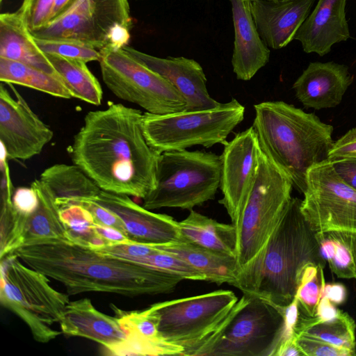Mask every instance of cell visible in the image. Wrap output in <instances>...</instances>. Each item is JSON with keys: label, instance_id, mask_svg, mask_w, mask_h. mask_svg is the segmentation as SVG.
Listing matches in <instances>:
<instances>
[{"label": "cell", "instance_id": "cell-28", "mask_svg": "<svg viewBox=\"0 0 356 356\" xmlns=\"http://www.w3.org/2000/svg\"><path fill=\"white\" fill-rule=\"evenodd\" d=\"M179 225L184 241L236 257L237 232L232 223L219 222L192 209Z\"/></svg>", "mask_w": 356, "mask_h": 356}, {"label": "cell", "instance_id": "cell-8", "mask_svg": "<svg viewBox=\"0 0 356 356\" xmlns=\"http://www.w3.org/2000/svg\"><path fill=\"white\" fill-rule=\"evenodd\" d=\"M220 156L187 149L160 154L156 186L143 200L149 210L178 208L192 210L215 199L220 188Z\"/></svg>", "mask_w": 356, "mask_h": 356}, {"label": "cell", "instance_id": "cell-21", "mask_svg": "<svg viewBox=\"0 0 356 356\" xmlns=\"http://www.w3.org/2000/svg\"><path fill=\"white\" fill-rule=\"evenodd\" d=\"M346 1L318 0L294 37V40L300 42L305 52L323 56L334 44L350 38Z\"/></svg>", "mask_w": 356, "mask_h": 356}, {"label": "cell", "instance_id": "cell-19", "mask_svg": "<svg viewBox=\"0 0 356 356\" xmlns=\"http://www.w3.org/2000/svg\"><path fill=\"white\" fill-rule=\"evenodd\" d=\"M125 333L124 340L105 348L111 355H182L184 349L165 341L159 332L156 317L150 307L124 311L111 305Z\"/></svg>", "mask_w": 356, "mask_h": 356}, {"label": "cell", "instance_id": "cell-35", "mask_svg": "<svg viewBox=\"0 0 356 356\" xmlns=\"http://www.w3.org/2000/svg\"><path fill=\"white\" fill-rule=\"evenodd\" d=\"M324 267L309 264L302 270L295 298L300 310L309 316H314L325 285Z\"/></svg>", "mask_w": 356, "mask_h": 356}, {"label": "cell", "instance_id": "cell-40", "mask_svg": "<svg viewBox=\"0 0 356 356\" xmlns=\"http://www.w3.org/2000/svg\"><path fill=\"white\" fill-rule=\"evenodd\" d=\"M72 204H79L87 209L92 213L96 224L113 227L127 235L121 219L115 213L93 200H82Z\"/></svg>", "mask_w": 356, "mask_h": 356}, {"label": "cell", "instance_id": "cell-2", "mask_svg": "<svg viewBox=\"0 0 356 356\" xmlns=\"http://www.w3.org/2000/svg\"><path fill=\"white\" fill-rule=\"evenodd\" d=\"M12 254L60 282L68 295L103 292L128 297L174 291L182 278L68 241L23 245Z\"/></svg>", "mask_w": 356, "mask_h": 356}, {"label": "cell", "instance_id": "cell-43", "mask_svg": "<svg viewBox=\"0 0 356 356\" xmlns=\"http://www.w3.org/2000/svg\"><path fill=\"white\" fill-rule=\"evenodd\" d=\"M339 177L356 190V157L330 159Z\"/></svg>", "mask_w": 356, "mask_h": 356}, {"label": "cell", "instance_id": "cell-26", "mask_svg": "<svg viewBox=\"0 0 356 356\" xmlns=\"http://www.w3.org/2000/svg\"><path fill=\"white\" fill-rule=\"evenodd\" d=\"M31 186L38 195V205L32 213L24 215L23 245L68 241L60 210L51 191L40 179L33 181Z\"/></svg>", "mask_w": 356, "mask_h": 356}, {"label": "cell", "instance_id": "cell-6", "mask_svg": "<svg viewBox=\"0 0 356 356\" xmlns=\"http://www.w3.org/2000/svg\"><path fill=\"white\" fill-rule=\"evenodd\" d=\"M293 187L290 176L261 149L254 182L234 226L241 271L261 252L284 216Z\"/></svg>", "mask_w": 356, "mask_h": 356}, {"label": "cell", "instance_id": "cell-25", "mask_svg": "<svg viewBox=\"0 0 356 356\" xmlns=\"http://www.w3.org/2000/svg\"><path fill=\"white\" fill-rule=\"evenodd\" d=\"M188 263L201 273L206 281L234 286L241 272L236 257L183 241L165 245H154Z\"/></svg>", "mask_w": 356, "mask_h": 356}, {"label": "cell", "instance_id": "cell-23", "mask_svg": "<svg viewBox=\"0 0 356 356\" xmlns=\"http://www.w3.org/2000/svg\"><path fill=\"white\" fill-rule=\"evenodd\" d=\"M59 324L63 334L88 339L104 348L126 338L117 317L97 310L87 298L70 301Z\"/></svg>", "mask_w": 356, "mask_h": 356}, {"label": "cell", "instance_id": "cell-4", "mask_svg": "<svg viewBox=\"0 0 356 356\" xmlns=\"http://www.w3.org/2000/svg\"><path fill=\"white\" fill-rule=\"evenodd\" d=\"M253 127L261 149L291 178L303 193L306 175L314 165L328 159L333 127L314 113L283 101L254 105Z\"/></svg>", "mask_w": 356, "mask_h": 356}, {"label": "cell", "instance_id": "cell-24", "mask_svg": "<svg viewBox=\"0 0 356 356\" xmlns=\"http://www.w3.org/2000/svg\"><path fill=\"white\" fill-rule=\"evenodd\" d=\"M0 57L59 76L17 10L0 15Z\"/></svg>", "mask_w": 356, "mask_h": 356}, {"label": "cell", "instance_id": "cell-18", "mask_svg": "<svg viewBox=\"0 0 356 356\" xmlns=\"http://www.w3.org/2000/svg\"><path fill=\"white\" fill-rule=\"evenodd\" d=\"M316 0H254L250 9L258 33L268 47L279 49L290 43L309 15Z\"/></svg>", "mask_w": 356, "mask_h": 356}, {"label": "cell", "instance_id": "cell-22", "mask_svg": "<svg viewBox=\"0 0 356 356\" xmlns=\"http://www.w3.org/2000/svg\"><path fill=\"white\" fill-rule=\"evenodd\" d=\"M229 1L234 29L233 71L237 79L249 81L269 61L270 51L258 33L250 1Z\"/></svg>", "mask_w": 356, "mask_h": 356}, {"label": "cell", "instance_id": "cell-38", "mask_svg": "<svg viewBox=\"0 0 356 356\" xmlns=\"http://www.w3.org/2000/svg\"><path fill=\"white\" fill-rule=\"evenodd\" d=\"M54 0H22L17 10L31 31L45 26L51 19Z\"/></svg>", "mask_w": 356, "mask_h": 356}, {"label": "cell", "instance_id": "cell-42", "mask_svg": "<svg viewBox=\"0 0 356 356\" xmlns=\"http://www.w3.org/2000/svg\"><path fill=\"white\" fill-rule=\"evenodd\" d=\"M343 157H356V127L348 130L334 142L328 159Z\"/></svg>", "mask_w": 356, "mask_h": 356}, {"label": "cell", "instance_id": "cell-47", "mask_svg": "<svg viewBox=\"0 0 356 356\" xmlns=\"http://www.w3.org/2000/svg\"><path fill=\"white\" fill-rule=\"evenodd\" d=\"M296 339L283 343L277 350L275 356H302L305 355L296 343Z\"/></svg>", "mask_w": 356, "mask_h": 356}, {"label": "cell", "instance_id": "cell-34", "mask_svg": "<svg viewBox=\"0 0 356 356\" xmlns=\"http://www.w3.org/2000/svg\"><path fill=\"white\" fill-rule=\"evenodd\" d=\"M60 218L70 243L95 250L105 245L97 234L92 213L79 204H71L60 209Z\"/></svg>", "mask_w": 356, "mask_h": 356}, {"label": "cell", "instance_id": "cell-37", "mask_svg": "<svg viewBox=\"0 0 356 356\" xmlns=\"http://www.w3.org/2000/svg\"><path fill=\"white\" fill-rule=\"evenodd\" d=\"M131 262L178 276L183 280L206 281L205 277L201 273L185 261L160 250L150 255L136 259Z\"/></svg>", "mask_w": 356, "mask_h": 356}, {"label": "cell", "instance_id": "cell-1", "mask_svg": "<svg viewBox=\"0 0 356 356\" xmlns=\"http://www.w3.org/2000/svg\"><path fill=\"white\" fill-rule=\"evenodd\" d=\"M141 111L122 104L88 112L72 160L104 191L144 199L156 186L159 152L147 143Z\"/></svg>", "mask_w": 356, "mask_h": 356}, {"label": "cell", "instance_id": "cell-39", "mask_svg": "<svg viewBox=\"0 0 356 356\" xmlns=\"http://www.w3.org/2000/svg\"><path fill=\"white\" fill-rule=\"evenodd\" d=\"M296 343L307 356H353L356 353L341 348L332 344L300 334L296 337Z\"/></svg>", "mask_w": 356, "mask_h": 356}, {"label": "cell", "instance_id": "cell-30", "mask_svg": "<svg viewBox=\"0 0 356 356\" xmlns=\"http://www.w3.org/2000/svg\"><path fill=\"white\" fill-rule=\"evenodd\" d=\"M47 56L72 97L95 106L102 104V88L86 62L55 54Z\"/></svg>", "mask_w": 356, "mask_h": 356}, {"label": "cell", "instance_id": "cell-11", "mask_svg": "<svg viewBox=\"0 0 356 356\" xmlns=\"http://www.w3.org/2000/svg\"><path fill=\"white\" fill-rule=\"evenodd\" d=\"M238 300L233 291L218 290L157 302L149 307L156 317L160 336L167 342L181 347L183 356H192Z\"/></svg>", "mask_w": 356, "mask_h": 356}, {"label": "cell", "instance_id": "cell-15", "mask_svg": "<svg viewBox=\"0 0 356 356\" xmlns=\"http://www.w3.org/2000/svg\"><path fill=\"white\" fill-rule=\"evenodd\" d=\"M221 159L219 200L235 226L252 188L259 166L261 148L251 126L224 144Z\"/></svg>", "mask_w": 356, "mask_h": 356}, {"label": "cell", "instance_id": "cell-9", "mask_svg": "<svg viewBox=\"0 0 356 356\" xmlns=\"http://www.w3.org/2000/svg\"><path fill=\"white\" fill-rule=\"evenodd\" d=\"M245 107L237 99L215 108L167 114L143 113V129L147 143L159 153L195 145L210 148L224 144L243 120Z\"/></svg>", "mask_w": 356, "mask_h": 356}, {"label": "cell", "instance_id": "cell-27", "mask_svg": "<svg viewBox=\"0 0 356 356\" xmlns=\"http://www.w3.org/2000/svg\"><path fill=\"white\" fill-rule=\"evenodd\" d=\"M40 179L54 195L59 210L79 200H93L102 191L75 164H54L41 173Z\"/></svg>", "mask_w": 356, "mask_h": 356}, {"label": "cell", "instance_id": "cell-12", "mask_svg": "<svg viewBox=\"0 0 356 356\" xmlns=\"http://www.w3.org/2000/svg\"><path fill=\"white\" fill-rule=\"evenodd\" d=\"M99 51L102 80L116 97L152 114L186 110V102L168 81L123 48Z\"/></svg>", "mask_w": 356, "mask_h": 356}, {"label": "cell", "instance_id": "cell-10", "mask_svg": "<svg viewBox=\"0 0 356 356\" xmlns=\"http://www.w3.org/2000/svg\"><path fill=\"white\" fill-rule=\"evenodd\" d=\"M128 0H74L58 16L31 31L36 38H67L94 48L121 49L130 40Z\"/></svg>", "mask_w": 356, "mask_h": 356}, {"label": "cell", "instance_id": "cell-49", "mask_svg": "<svg viewBox=\"0 0 356 356\" xmlns=\"http://www.w3.org/2000/svg\"><path fill=\"white\" fill-rule=\"evenodd\" d=\"M248 1H254V0H248ZM269 1H285V0H269Z\"/></svg>", "mask_w": 356, "mask_h": 356}, {"label": "cell", "instance_id": "cell-16", "mask_svg": "<svg viewBox=\"0 0 356 356\" xmlns=\"http://www.w3.org/2000/svg\"><path fill=\"white\" fill-rule=\"evenodd\" d=\"M94 202L115 213L128 238L135 242L165 245L183 241L179 222L140 206L129 195L101 191Z\"/></svg>", "mask_w": 356, "mask_h": 356}, {"label": "cell", "instance_id": "cell-44", "mask_svg": "<svg viewBox=\"0 0 356 356\" xmlns=\"http://www.w3.org/2000/svg\"><path fill=\"white\" fill-rule=\"evenodd\" d=\"M95 229L97 234L105 242V245L110 243H125L133 241L126 234L113 227L95 223Z\"/></svg>", "mask_w": 356, "mask_h": 356}, {"label": "cell", "instance_id": "cell-17", "mask_svg": "<svg viewBox=\"0 0 356 356\" xmlns=\"http://www.w3.org/2000/svg\"><path fill=\"white\" fill-rule=\"evenodd\" d=\"M122 48L168 81L186 102L185 111L204 110L220 105L210 96L204 70L195 60L183 56L159 58L128 45Z\"/></svg>", "mask_w": 356, "mask_h": 356}, {"label": "cell", "instance_id": "cell-29", "mask_svg": "<svg viewBox=\"0 0 356 356\" xmlns=\"http://www.w3.org/2000/svg\"><path fill=\"white\" fill-rule=\"evenodd\" d=\"M355 323L348 313L339 309L336 318L318 321L305 315L299 309L295 336L302 334L325 341L334 346L356 353Z\"/></svg>", "mask_w": 356, "mask_h": 356}, {"label": "cell", "instance_id": "cell-36", "mask_svg": "<svg viewBox=\"0 0 356 356\" xmlns=\"http://www.w3.org/2000/svg\"><path fill=\"white\" fill-rule=\"evenodd\" d=\"M35 38V37H34ZM36 43L46 54H55L86 63L99 61L100 51L79 40L67 38H36Z\"/></svg>", "mask_w": 356, "mask_h": 356}, {"label": "cell", "instance_id": "cell-31", "mask_svg": "<svg viewBox=\"0 0 356 356\" xmlns=\"http://www.w3.org/2000/svg\"><path fill=\"white\" fill-rule=\"evenodd\" d=\"M0 81L6 83L33 88L56 97L63 99L72 97L59 76L1 57H0Z\"/></svg>", "mask_w": 356, "mask_h": 356}, {"label": "cell", "instance_id": "cell-50", "mask_svg": "<svg viewBox=\"0 0 356 356\" xmlns=\"http://www.w3.org/2000/svg\"><path fill=\"white\" fill-rule=\"evenodd\" d=\"M3 1V0H0V4H1Z\"/></svg>", "mask_w": 356, "mask_h": 356}, {"label": "cell", "instance_id": "cell-13", "mask_svg": "<svg viewBox=\"0 0 356 356\" xmlns=\"http://www.w3.org/2000/svg\"><path fill=\"white\" fill-rule=\"evenodd\" d=\"M302 194L300 210L315 233L356 234V190L339 177L330 159L308 170Z\"/></svg>", "mask_w": 356, "mask_h": 356}, {"label": "cell", "instance_id": "cell-45", "mask_svg": "<svg viewBox=\"0 0 356 356\" xmlns=\"http://www.w3.org/2000/svg\"><path fill=\"white\" fill-rule=\"evenodd\" d=\"M339 309L329 299L322 297L318 305L316 313L313 316L318 321H330L337 317Z\"/></svg>", "mask_w": 356, "mask_h": 356}, {"label": "cell", "instance_id": "cell-41", "mask_svg": "<svg viewBox=\"0 0 356 356\" xmlns=\"http://www.w3.org/2000/svg\"><path fill=\"white\" fill-rule=\"evenodd\" d=\"M13 204L18 213L27 216L37 209L38 197L31 186L29 188L19 187L13 193Z\"/></svg>", "mask_w": 356, "mask_h": 356}, {"label": "cell", "instance_id": "cell-14", "mask_svg": "<svg viewBox=\"0 0 356 356\" xmlns=\"http://www.w3.org/2000/svg\"><path fill=\"white\" fill-rule=\"evenodd\" d=\"M0 86V141L10 159L38 155L51 140L53 131L35 113L12 83Z\"/></svg>", "mask_w": 356, "mask_h": 356}, {"label": "cell", "instance_id": "cell-48", "mask_svg": "<svg viewBox=\"0 0 356 356\" xmlns=\"http://www.w3.org/2000/svg\"><path fill=\"white\" fill-rule=\"evenodd\" d=\"M74 0H54L51 15V19L61 14Z\"/></svg>", "mask_w": 356, "mask_h": 356}, {"label": "cell", "instance_id": "cell-7", "mask_svg": "<svg viewBox=\"0 0 356 356\" xmlns=\"http://www.w3.org/2000/svg\"><path fill=\"white\" fill-rule=\"evenodd\" d=\"M49 277L8 254L1 259L0 300L29 328L35 341L46 343L62 332L53 325L61 320L68 294L54 289Z\"/></svg>", "mask_w": 356, "mask_h": 356}, {"label": "cell", "instance_id": "cell-3", "mask_svg": "<svg viewBox=\"0 0 356 356\" xmlns=\"http://www.w3.org/2000/svg\"><path fill=\"white\" fill-rule=\"evenodd\" d=\"M301 200L292 197L261 252L240 272L234 286L243 294L284 308L293 300L305 266L315 264L325 267L316 233L301 212Z\"/></svg>", "mask_w": 356, "mask_h": 356}, {"label": "cell", "instance_id": "cell-5", "mask_svg": "<svg viewBox=\"0 0 356 356\" xmlns=\"http://www.w3.org/2000/svg\"><path fill=\"white\" fill-rule=\"evenodd\" d=\"M298 316L296 300L282 308L243 294L192 356H275L283 343L296 339Z\"/></svg>", "mask_w": 356, "mask_h": 356}, {"label": "cell", "instance_id": "cell-32", "mask_svg": "<svg viewBox=\"0 0 356 356\" xmlns=\"http://www.w3.org/2000/svg\"><path fill=\"white\" fill-rule=\"evenodd\" d=\"M316 236L332 272L340 278L356 279V234L327 232Z\"/></svg>", "mask_w": 356, "mask_h": 356}, {"label": "cell", "instance_id": "cell-20", "mask_svg": "<svg viewBox=\"0 0 356 356\" xmlns=\"http://www.w3.org/2000/svg\"><path fill=\"white\" fill-rule=\"evenodd\" d=\"M353 82L346 65L333 61L312 62L293 85L296 98L316 110L338 106Z\"/></svg>", "mask_w": 356, "mask_h": 356}, {"label": "cell", "instance_id": "cell-46", "mask_svg": "<svg viewBox=\"0 0 356 356\" xmlns=\"http://www.w3.org/2000/svg\"><path fill=\"white\" fill-rule=\"evenodd\" d=\"M346 289L341 283L325 284L322 293V297L327 298L336 305L343 303L346 299Z\"/></svg>", "mask_w": 356, "mask_h": 356}, {"label": "cell", "instance_id": "cell-33", "mask_svg": "<svg viewBox=\"0 0 356 356\" xmlns=\"http://www.w3.org/2000/svg\"><path fill=\"white\" fill-rule=\"evenodd\" d=\"M0 258L12 254L24 244V225L13 204L11 178H1Z\"/></svg>", "mask_w": 356, "mask_h": 356}]
</instances>
